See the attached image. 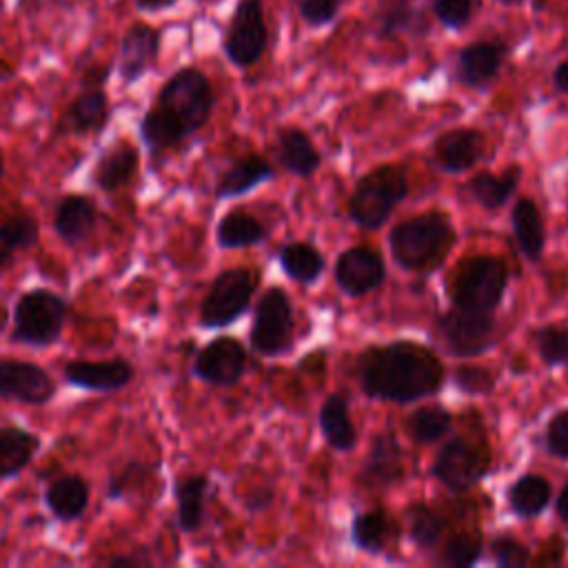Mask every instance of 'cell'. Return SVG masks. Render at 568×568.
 <instances>
[{"label":"cell","instance_id":"cell-53","mask_svg":"<svg viewBox=\"0 0 568 568\" xmlns=\"http://www.w3.org/2000/svg\"><path fill=\"white\" fill-rule=\"evenodd\" d=\"M2 175H4V160H2V151H0V182H2Z\"/></svg>","mask_w":568,"mask_h":568},{"label":"cell","instance_id":"cell-12","mask_svg":"<svg viewBox=\"0 0 568 568\" xmlns=\"http://www.w3.org/2000/svg\"><path fill=\"white\" fill-rule=\"evenodd\" d=\"M55 395V384L51 375L22 359H0V397L13 399L29 406H42Z\"/></svg>","mask_w":568,"mask_h":568},{"label":"cell","instance_id":"cell-43","mask_svg":"<svg viewBox=\"0 0 568 568\" xmlns=\"http://www.w3.org/2000/svg\"><path fill=\"white\" fill-rule=\"evenodd\" d=\"M153 468H155V466L144 464V462H138V459L126 462L120 473H113V475L109 477L106 490H104L106 499H120V497H124V495H126L140 479H144Z\"/></svg>","mask_w":568,"mask_h":568},{"label":"cell","instance_id":"cell-40","mask_svg":"<svg viewBox=\"0 0 568 568\" xmlns=\"http://www.w3.org/2000/svg\"><path fill=\"white\" fill-rule=\"evenodd\" d=\"M537 346L546 364L568 366V326H544L537 333Z\"/></svg>","mask_w":568,"mask_h":568},{"label":"cell","instance_id":"cell-38","mask_svg":"<svg viewBox=\"0 0 568 568\" xmlns=\"http://www.w3.org/2000/svg\"><path fill=\"white\" fill-rule=\"evenodd\" d=\"M442 530H444V521L430 508L417 506L408 510V532L417 546L422 548L435 546L442 537Z\"/></svg>","mask_w":568,"mask_h":568},{"label":"cell","instance_id":"cell-2","mask_svg":"<svg viewBox=\"0 0 568 568\" xmlns=\"http://www.w3.org/2000/svg\"><path fill=\"white\" fill-rule=\"evenodd\" d=\"M455 233L448 217L428 211L399 222L390 231V253L395 262L408 271H424L439 262L450 246Z\"/></svg>","mask_w":568,"mask_h":568},{"label":"cell","instance_id":"cell-29","mask_svg":"<svg viewBox=\"0 0 568 568\" xmlns=\"http://www.w3.org/2000/svg\"><path fill=\"white\" fill-rule=\"evenodd\" d=\"M513 229H515L519 251L532 262L539 260L541 253H544L546 233H544V222H541L539 209L535 206L532 200L521 197L515 204V209H513Z\"/></svg>","mask_w":568,"mask_h":568},{"label":"cell","instance_id":"cell-21","mask_svg":"<svg viewBox=\"0 0 568 568\" xmlns=\"http://www.w3.org/2000/svg\"><path fill=\"white\" fill-rule=\"evenodd\" d=\"M44 504L55 519L73 521L89 506V486L80 475H62L47 486Z\"/></svg>","mask_w":568,"mask_h":568},{"label":"cell","instance_id":"cell-14","mask_svg":"<svg viewBox=\"0 0 568 568\" xmlns=\"http://www.w3.org/2000/svg\"><path fill=\"white\" fill-rule=\"evenodd\" d=\"M160 42L162 33L146 22H133L124 31L120 40L118 71L126 87L135 84L155 64L160 55Z\"/></svg>","mask_w":568,"mask_h":568},{"label":"cell","instance_id":"cell-30","mask_svg":"<svg viewBox=\"0 0 568 568\" xmlns=\"http://www.w3.org/2000/svg\"><path fill=\"white\" fill-rule=\"evenodd\" d=\"M215 237L222 248H244L260 244L266 237V229L257 217L235 209L220 220Z\"/></svg>","mask_w":568,"mask_h":568},{"label":"cell","instance_id":"cell-1","mask_svg":"<svg viewBox=\"0 0 568 568\" xmlns=\"http://www.w3.org/2000/svg\"><path fill=\"white\" fill-rule=\"evenodd\" d=\"M357 375L366 395L384 402H415L439 390L442 362L426 346L395 342L359 357Z\"/></svg>","mask_w":568,"mask_h":568},{"label":"cell","instance_id":"cell-3","mask_svg":"<svg viewBox=\"0 0 568 568\" xmlns=\"http://www.w3.org/2000/svg\"><path fill=\"white\" fill-rule=\"evenodd\" d=\"M169 111L189 135L200 131L213 111L215 93L209 78L195 67L178 69L158 91L155 102Z\"/></svg>","mask_w":568,"mask_h":568},{"label":"cell","instance_id":"cell-26","mask_svg":"<svg viewBox=\"0 0 568 568\" xmlns=\"http://www.w3.org/2000/svg\"><path fill=\"white\" fill-rule=\"evenodd\" d=\"M209 490L206 475H189L175 481V504H178V526L182 532H195L204 521V499Z\"/></svg>","mask_w":568,"mask_h":568},{"label":"cell","instance_id":"cell-23","mask_svg":"<svg viewBox=\"0 0 568 568\" xmlns=\"http://www.w3.org/2000/svg\"><path fill=\"white\" fill-rule=\"evenodd\" d=\"M140 138L151 153H162L180 146L189 133L169 111L153 104L140 120Z\"/></svg>","mask_w":568,"mask_h":568},{"label":"cell","instance_id":"cell-11","mask_svg":"<svg viewBox=\"0 0 568 568\" xmlns=\"http://www.w3.org/2000/svg\"><path fill=\"white\" fill-rule=\"evenodd\" d=\"M486 455L466 437L448 439L433 464V475L450 490H466L475 486L486 473Z\"/></svg>","mask_w":568,"mask_h":568},{"label":"cell","instance_id":"cell-15","mask_svg":"<svg viewBox=\"0 0 568 568\" xmlns=\"http://www.w3.org/2000/svg\"><path fill=\"white\" fill-rule=\"evenodd\" d=\"M384 260L368 246H353L335 262V280L346 295L371 293L384 282Z\"/></svg>","mask_w":568,"mask_h":568},{"label":"cell","instance_id":"cell-47","mask_svg":"<svg viewBox=\"0 0 568 568\" xmlns=\"http://www.w3.org/2000/svg\"><path fill=\"white\" fill-rule=\"evenodd\" d=\"M455 384L466 393H488L495 386V377L484 368H457Z\"/></svg>","mask_w":568,"mask_h":568},{"label":"cell","instance_id":"cell-37","mask_svg":"<svg viewBox=\"0 0 568 568\" xmlns=\"http://www.w3.org/2000/svg\"><path fill=\"white\" fill-rule=\"evenodd\" d=\"M450 413L442 406H422L408 417V433L417 444H433L450 428Z\"/></svg>","mask_w":568,"mask_h":568},{"label":"cell","instance_id":"cell-16","mask_svg":"<svg viewBox=\"0 0 568 568\" xmlns=\"http://www.w3.org/2000/svg\"><path fill=\"white\" fill-rule=\"evenodd\" d=\"M62 375L71 386L93 390V393H115L133 379L135 371L126 359H106V362L73 359L64 364Z\"/></svg>","mask_w":568,"mask_h":568},{"label":"cell","instance_id":"cell-28","mask_svg":"<svg viewBox=\"0 0 568 568\" xmlns=\"http://www.w3.org/2000/svg\"><path fill=\"white\" fill-rule=\"evenodd\" d=\"M320 426L324 439L335 448V450H351L357 442L355 426L348 415V404L342 395H328L322 404L320 410Z\"/></svg>","mask_w":568,"mask_h":568},{"label":"cell","instance_id":"cell-32","mask_svg":"<svg viewBox=\"0 0 568 568\" xmlns=\"http://www.w3.org/2000/svg\"><path fill=\"white\" fill-rule=\"evenodd\" d=\"M550 501V484L541 475H521L508 488V504L519 517L539 515Z\"/></svg>","mask_w":568,"mask_h":568},{"label":"cell","instance_id":"cell-13","mask_svg":"<svg viewBox=\"0 0 568 568\" xmlns=\"http://www.w3.org/2000/svg\"><path fill=\"white\" fill-rule=\"evenodd\" d=\"M246 368V351L233 337H215L195 357L193 375L213 386H233Z\"/></svg>","mask_w":568,"mask_h":568},{"label":"cell","instance_id":"cell-22","mask_svg":"<svg viewBox=\"0 0 568 568\" xmlns=\"http://www.w3.org/2000/svg\"><path fill=\"white\" fill-rule=\"evenodd\" d=\"M38 450H40L38 435L20 426H2L0 428V479H11L18 473H22Z\"/></svg>","mask_w":568,"mask_h":568},{"label":"cell","instance_id":"cell-18","mask_svg":"<svg viewBox=\"0 0 568 568\" xmlns=\"http://www.w3.org/2000/svg\"><path fill=\"white\" fill-rule=\"evenodd\" d=\"M109 115L111 106L106 93L100 87H89L82 93H78L64 109L60 118V131L75 135L98 133L106 126Z\"/></svg>","mask_w":568,"mask_h":568},{"label":"cell","instance_id":"cell-45","mask_svg":"<svg viewBox=\"0 0 568 568\" xmlns=\"http://www.w3.org/2000/svg\"><path fill=\"white\" fill-rule=\"evenodd\" d=\"M344 2L346 0H302L300 13L311 27H324L335 20V16Z\"/></svg>","mask_w":568,"mask_h":568},{"label":"cell","instance_id":"cell-5","mask_svg":"<svg viewBox=\"0 0 568 568\" xmlns=\"http://www.w3.org/2000/svg\"><path fill=\"white\" fill-rule=\"evenodd\" d=\"M406 193L408 182L404 173L395 166H379L357 182L348 200V215L357 226L375 231L390 217Z\"/></svg>","mask_w":568,"mask_h":568},{"label":"cell","instance_id":"cell-52","mask_svg":"<svg viewBox=\"0 0 568 568\" xmlns=\"http://www.w3.org/2000/svg\"><path fill=\"white\" fill-rule=\"evenodd\" d=\"M555 510H557L559 519H564L568 524V484L561 488V493L557 497V504H555Z\"/></svg>","mask_w":568,"mask_h":568},{"label":"cell","instance_id":"cell-54","mask_svg":"<svg viewBox=\"0 0 568 568\" xmlns=\"http://www.w3.org/2000/svg\"><path fill=\"white\" fill-rule=\"evenodd\" d=\"M499 2H504V4H517V2H521V0H499Z\"/></svg>","mask_w":568,"mask_h":568},{"label":"cell","instance_id":"cell-25","mask_svg":"<svg viewBox=\"0 0 568 568\" xmlns=\"http://www.w3.org/2000/svg\"><path fill=\"white\" fill-rule=\"evenodd\" d=\"M277 160L286 171L300 178H311L320 166L317 149L300 129H284L277 135Z\"/></svg>","mask_w":568,"mask_h":568},{"label":"cell","instance_id":"cell-50","mask_svg":"<svg viewBox=\"0 0 568 568\" xmlns=\"http://www.w3.org/2000/svg\"><path fill=\"white\" fill-rule=\"evenodd\" d=\"M552 82H555V89L561 91V93H568V60L557 64L555 73H552Z\"/></svg>","mask_w":568,"mask_h":568},{"label":"cell","instance_id":"cell-44","mask_svg":"<svg viewBox=\"0 0 568 568\" xmlns=\"http://www.w3.org/2000/svg\"><path fill=\"white\" fill-rule=\"evenodd\" d=\"M490 550H493V559L499 568H524L530 559L528 548L510 537H497L493 541Z\"/></svg>","mask_w":568,"mask_h":568},{"label":"cell","instance_id":"cell-7","mask_svg":"<svg viewBox=\"0 0 568 568\" xmlns=\"http://www.w3.org/2000/svg\"><path fill=\"white\" fill-rule=\"evenodd\" d=\"M255 291V273L242 266L222 271L202 300L200 324L204 328H222L235 322L251 304Z\"/></svg>","mask_w":568,"mask_h":568},{"label":"cell","instance_id":"cell-33","mask_svg":"<svg viewBox=\"0 0 568 568\" xmlns=\"http://www.w3.org/2000/svg\"><path fill=\"white\" fill-rule=\"evenodd\" d=\"M40 237V224L36 217L20 213L0 224V268L11 262L18 251L31 248Z\"/></svg>","mask_w":568,"mask_h":568},{"label":"cell","instance_id":"cell-31","mask_svg":"<svg viewBox=\"0 0 568 568\" xmlns=\"http://www.w3.org/2000/svg\"><path fill=\"white\" fill-rule=\"evenodd\" d=\"M280 264L284 273L302 284L315 282L324 271L322 253L306 242H291L280 248Z\"/></svg>","mask_w":568,"mask_h":568},{"label":"cell","instance_id":"cell-20","mask_svg":"<svg viewBox=\"0 0 568 568\" xmlns=\"http://www.w3.org/2000/svg\"><path fill=\"white\" fill-rule=\"evenodd\" d=\"M95 222H98V209L93 200L78 193L64 195L53 213V231L69 246L84 242L95 229Z\"/></svg>","mask_w":568,"mask_h":568},{"label":"cell","instance_id":"cell-42","mask_svg":"<svg viewBox=\"0 0 568 568\" xmlns=\"http://www.w3.org/2000/svg\"><path fill=\"white\" fill-rule=\"evenodd\" d=\"M479 0H435L433 13L448 29H464L475 16Z\"/></svg>","mask_w":568,"mask_h":568},{"label":"cell","instance_id":"cell-10","mask_svg":"<svg viewBox=\"0 0 568 568\" xmlns=\"http://www.w3.org/2000/svg\"><path fill=\"white\" fill-rule=\"evenodd\" d=\"M437 331L448 346L459 357H470L488 351L495 337L493 313H477L455 306L437 322Z\"/></svg>","mask_w":568,"mask_h":568},{"label":"cell","instance_id":"cell-46","mask_svg":"<svg viewBox=\"0 0 568 568\" xmlns=\"http://www.w3.org/2000/svg\"><path fill=\"white\" fill-rule=\"evenodd\" d=\"M546 448L559 459H568V410H559L546 428Z\"/></svg>","mask_w":568,"mask_h":568},{"label":"cell","instance_id":"cell-9","mask_svg":"<svg viewBox=\"0 0 568 568\" xmlns=\"http://www.w3.org/2000/svg\"><path fill=\"white\" fill-rule=\"evenodd\" d=\"M293 313L288 295L282 288H268L255 308L251 326V346L260 355L273 357L291 346Z\"/></svg>","mask_w":568,"mask_h":568},{"label":"cell","instance_id":"cell-17","mask_svg":"<svg viewBox=\"0 0 568 568\" xmlns=\"http://www.w3.org/2000/svg\"><path fill=\"white\" fill-rule=\"evenodd\" d=\"M501 60H504V44L501 42L479 40V42L466 44L457 55L455 78L466 87L484 89L499 73Z\"/></svg>","mask_w":568,"mask_h":568},{"label":"cell","instance_id":"cell-35","mask_svg":"<svg viewBox=\"0 0 568 568\" xmlns=\"http://www.w3.org/2000/svg\"><path fill=\"white\" fill-rule=\"evenodd\" d=\"M402 453L393 435H379L373 444L371 457L364 468V477L368 481L388 484L402 475Z\"/></svg>","mask_w":568,"mask_h":568},{"label":"cell","instance_id":"cell-19","mask_svg":"<svg viewBox=\"0 0 568 568\" xmlns=\"http://www.w3.org/2000/svg\"><path fill=\"white\" fill-rule=\"evenodd\" d=\"M484 151L481 133L473 129H453L435 140L433 160L446 173L468 171Z\"/></svg>","mask_w":568,"mask_h":568},{"label":"cell","instance_id":"cell-41","mask_svg":"<svg viewBox=\"0 0 568 568\" xmlns=\"http://www.w3.org/2000/svg\"><path fill=\"white\" fill-rule=\"evenodd\" d=\"M479 552H481V539L477 535L462 532L446 544L442 552V564L453 568H466L479 559Z\"/></svg>","mask_w":568,"mask_h":568},{"label":"cell","instance_id":"cell-27","mask_svg":"<svg viewBox=\"0 0 568 568\" xmlns=\"http://www.w3.org/2000/svg\"><path fill=\"white\" fill-rule=\"evenodd\" d=\"M138 166V151L124 142H118L104 151L93 169V180L102 191H118L124 186Z\"/></svg>","mask_w":568,"mask_h":568},{"label":"cell","instance_id":"cell-48","mask_svg":"<svg viewBox=\"0 0 568 568\" xmlns=\"http://www.w3.org/2000/svg\"><path fill=\"white\" fill-rule=\"evenodd\" d=\"M178 0H135V7L144 13H158V11H166L175 4Z\"/></svg>","mask_w":568,"mask_h":568},{"label":"cell","instance_id":"cell-51","mask_svg":"<svg viewBox=\"0 0 568 568\" xmlns=\"http://www.w3.org/2000/svg\"><path fill=\"white\" fill-rule=\"evenodd\" d=\"M271 499H273V493H271V490H266V493H257V495H253V499H248V501H246V508H248L251 513L262 510V508H266V506L271 504Z\"/></svg>","mask_w":568,"mask_h":568},{"label":"cell","instance_id":"cell-24","mask_svg":"<svg viewBox=\"0 0 568 568\" xmlns=\"http://www.w3.org/2000/svg\"><path fill=\"white\" fill-rule=\"evenodd\" d=\"M273 178L271 164L260 158V155H246L237 160L217 182L215 186V197L226 200V197H237L242 193H248L257 184L266 182Z\"/></svg>","mask_w":568,"mask_h":568},{"label":"cell","instance_id":"cell-4","mask_svg":"<svg viewBox=\"0 0 568 568\" xmlns=\"http://www.w3.org/2000/svg\"><path fill=\"white\" fill-rule=\"evenodd\" d=\"M69 302L49 288H31L22 293L13 306L11 337L27 346H49L58 342Z\"/></svg>","mask_w":568,"mask_h":568},{"label":"cell","instance_id":"cell-39","mask_svg":"<svg viewBox=\"0 0 568 568\" xmlns=\"http://www.w3.org/2000/svg\"><path fill=\"white\" fill-rule=\"evenodd\" d=\"M415 20L413 0H379L377 27L382 36H395L404 29H410Z\"/></svg>","mask_w":568,"mask_h":568},{"label":"cell","instance_id":"cell-6","mask_svg":"<svg viewBox=\"0 0 568 568\" xmlns=\"http://www.w3.org/2000/svg\"><path fill=\"white\" fill-rule=\"evenodd\" d=\"M508 282L506 264L490 255L468 257L453 277V302L459 308L493 313Z\"/></svg>","mask_w":568,"mask_h":568},{"label":"cell","instance_id":"cell-8","mask_svg":"<svg viewBox=\"0 0 568 568\" xmlns=\"http://www.w3.org/2000/svg\"><path fill=\"white\" fill-rule=\"evenodd\" d=\"M268 42V29L264 20V7L262 0H240L235 4V11L229 20L222 49L240 69H246L255 64Z\"/></svg>","mask_w":568,"mask_h":568},{"label":"cell","instance_id":"cell-34","mask_svg":"<svg viewBox=\"0 0 568 568\" xmlns=\"http://www.w3.org/2000/svg\"><path fill=\"white\" fill-rule=\"evenodd\" d=\"M517 184H519V169L513 166L501 175H495V173L475 175L470 180V193L481 206L497 209L513 195Z\"/></svg>","mask_w":568,"mask_h":568},{"label":"cell","instance_id":"cell-49","mask_svg":"<svg viewBox=\"0 0 568 568\" xmlns=\"http://www.w3.org/2000/svg\"><path fill=\"white\" fill-rule=\"evenodd\" d=\"M149 566L151 564V559H146V557H129V555H118V557H113V559H109L106 561V566L109 568H124V566Z\"/></svg>","mask_w":568,"mask_h":568},{"label":"cell","instance_id":"cell-36","mask_svg":"<svg viewBox=\"0 0 568 568\" xmlns=\"http://www.w3.org/2000/svg\"><path fill=\"white\" fill-rule=\"evenodd\" d=\"M390 532H393V526L384 510L359 513L351 526V537L355 546L366 552H382V548L390 539Z\"/></svg>","mask_w":568,"mask_h":568}]
</instances>
